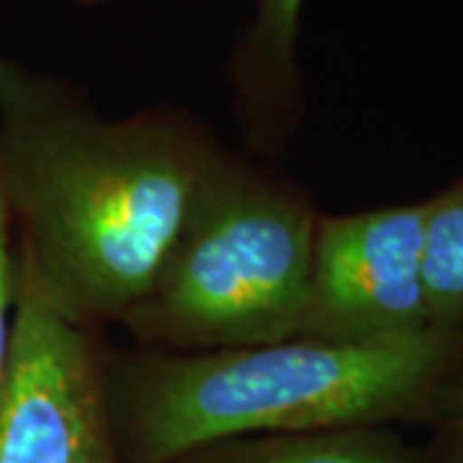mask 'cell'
Wrapping results in <instances>:
<instances>
[{"instance_id":"ba28073f","label":"cell","mask_w":463,"mask_h":463,"mask_svg":"<svg viewBox=\"0 0 463 463\" xmlns=\"http://www.w3.org/2000/svg\"><path fill=\"white\" fill-rule=\"evenodd\" d=\"M422 276L432 327L463 325V175L422 201Z\"/></svg>"},{"instance_id":"5b68a950","label":"cell","mask_w":463,"mask_h":463,"mask_svg":"<svg viewBox=\"0 0 463 463\" xmlns=\"http://www.w3.org/2000/svg\"><path fill=\"white\" fill-rule=\"evenodd\" d=\"M422 201L317 216L297 337L355 345L432 327L422 276Z\"/></svg>"},{"instance_id":"8fae6325","label":"cell","mask_w":463,"mask_h":463,"mask_svg":"<svg viewBox=\"0 0 463 463\" xmlns=\"http://www.w3.org/2000/svg\"><path fill=\"white\" fill-rule=\"evenodd\" d=\"M80 3H99V0H80Z\"/></svg>"},{"instance_id":"6da1fadb","label":"cell","mask_w":463,"mask_h":463,"mask_svg":"<svg viewBox=\"0 0 463 463\" xmlns=\"http://www.w3.org/2000/svg\"><path fill=\"white\" fill-rule=\"evenodd\" d=\"M224 152L181 109L103 118L72 85L0 57L21 276L72 322H121L147 297Z\"/></svg>"},{"instance_id":"30bf717a","label":"cell","mask_w":463,"mask_h":463,"mask_svg":"<svg viewBox=\"0 0 463 463\" xmlns=\"http://www.w3.org/2000/svg\"><path fill=\"white\" fill-rule=\"evenodd\" d=\"M428 425H432L428 446L432 461L463 463V361L440 392Z\"/></svg>"},{"instance_id":"8992f818","label":"cell","mask_w":463,"mask_h":463,"mask_svg":"<svg viewBox=\"0 0 463 463\" xmlns=\"http://www.w3.org/2000/svg\"><path fill=\"white\" fill-rule=\"evenodd\" d=\"M255 21L232 54L234 109L250 145L279 149L294 132L301 106L297 65L304 0H252Z\"/></svg>"},{"instance_id":"9c48e42d","label":"cell","mask_w":463,"mask_h":463,"mask_svg":"<svg viewBox=\"0 0 463 463\" xmlns=\"http://www.w3.org/2000/svg\"><path fill=\"white\" fill-rule=\"evenodd\" d=\"M18 240L11 201L0 170V397L5 389L11 353H14V332H16L18 309Z\"/></svg>"},{"instance_id":"3957f363","label":"cell","mask_w":463,"mask_h":463,"mask_svg":"<svg viewBox=\"0 0 463 463\" xmlns=\"http://www.w3.org/2000/svg\"><path fill=\"white\" fill-rule=\"evenodd\" d=\"M317 216L298 185L224 152L155 286L118 325L173 353L297 337Z\"/></svg>"},{"instance_id":"277c9868","label":"cell","mask_w":463,"mask_h":463,"mask_svg":"<svg viewBox=\"0 0 463 463\" xmlns=\"http://www.w3.org/2000/svg\"><path fill=\"white\" fill-rule=\"evenodd\" d=\"M0 463H118L96 327L52 309L21 273Z\"/></svg>"},{"instance_id":"7a4b0ae2","label":"cell","mask_w":463,"mask_h":463,"mask_svg":"<svg viewBox=\"0 0 463 463\" xmlns=\"http://www.w3.org/2000/svg\"><path fill=\"white\" fill-rule=\"evenodd\" d=\"M463 361L461 327L386 343L286 337L109 364L118 463H175L201 448L279 432L430 422Z\"/></svg>"},{"instance_id":"52a82bcc","label":"cell","mask_w":463,"mask_h":463,"mask_svg":"<svg viewBox=\"0 0 463 463\" xmlns=\"http://www.w3.org/2000/svg\"><path fill=\"white\" fill-rule=\"evenodd\" d=\"M175 463H435L428 446L410 443L394 425L252 435L214 443Z\"/></svg>"}]
</instances>
